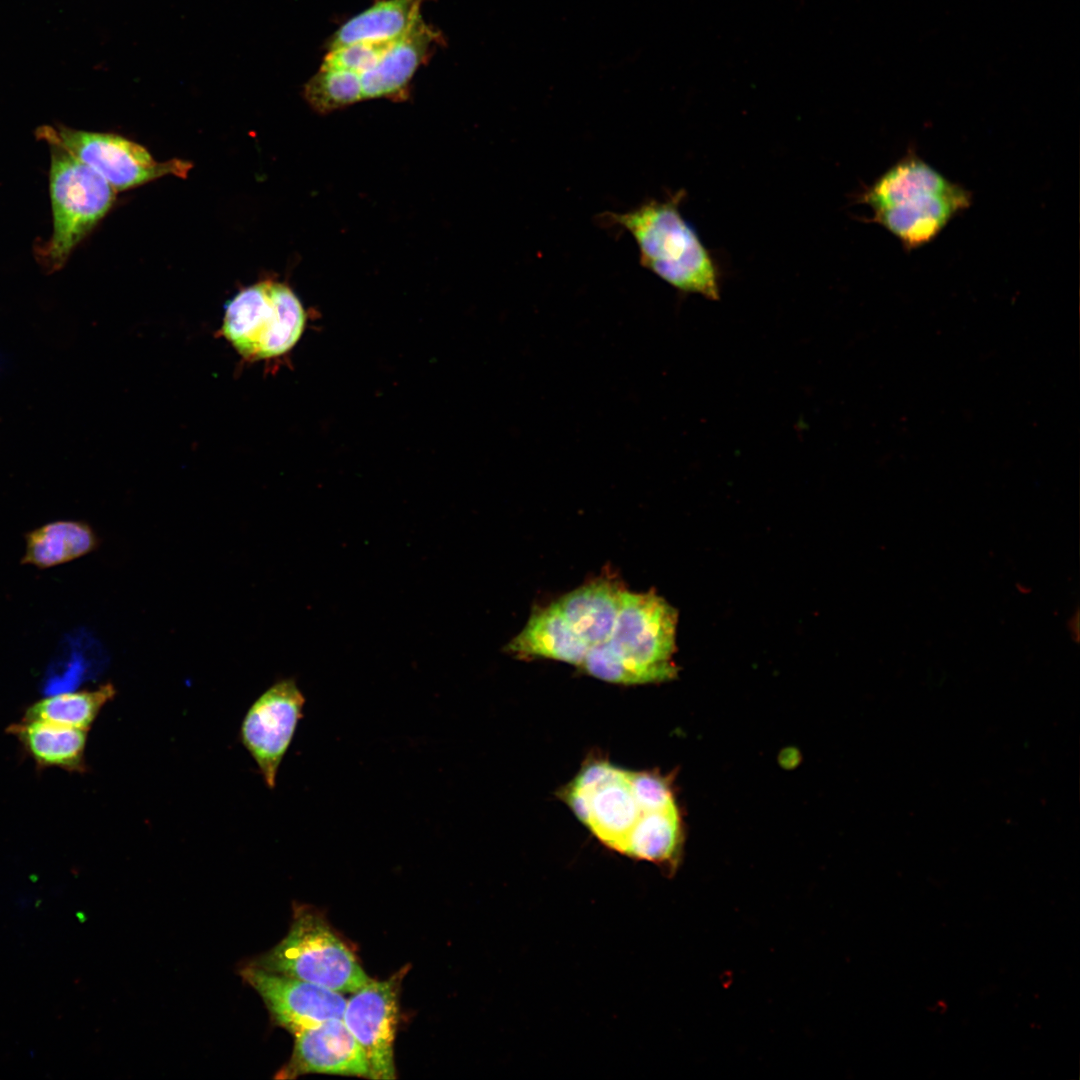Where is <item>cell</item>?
<instances>
[{"instance_id": "12", "label": "cell", "mask_w": 1080, "mask_h": 1080, "mask_svg": "<svg viewBox=\"0 0 1080 1080\" xmlns=\"http://www.w3.org/2000/svg\"><path fill=\"white\" fill-rule=\"evenodd\" d=\"M292 1055L275 1076L293 1079L307 1073L369 1077L362 1047L343 1019H330L295 1035Z\"/></svg>"}, {"instance_id": "14", "label": "cell", "mask_w": 1080, "mask_h": 1080, "mask_svg": "<svg viewBox=\"0 0 1080 1080\" xmlns=\"http://www.w3.org/2000/svg\"><path fill=\"white\" fill-rule=\"evenodd\" d=\"M624 590L616 577L606 575L556 600L568 625L588 651L610 636Z\"/></svg>"}, {"instance_id": "13", "label": "cell", "mask_w": 1080, "mask_h": 1080, "mask_svg": "<svg viewBox=\"0 0 1080 1080\" xmlns=\"http://www.w3.org/2000/svg\"><path fill=\"white\" fill-rule=\"evenodd\" d=\"M443 42L442 33L421 17L408 33L389 45L374 67L360 75L363 98L406 99L414 74Z\"/></svg>"}, {"instance_id": "6", "label": "cell", "mask_w": 1080, "mask_h": 1080, "mask_svg": "<svg viewBox=\"0 0 1080 1080\" xmlns=\"http://www.w3.org/2000/svg\"><path fill=\"white\" fill-rule=\"evenodd\" d=\"M633 771L607 761L585 766L562 793L576 817L608 848L626 855L631 837L652 810L638 798Z\"/></svg>"}, {"instance_id": "4", "label": "cell", "mask_w": 1080, "mask_h": 1080, "mask_svg": "<svg viewBox=\"0 0 1080 1080\" xmlns=\"http://www.w3.org/2000/svg\"><path fill=\"white\" fill-rule=\"evenodd\" d=\"M248 963L340 993H353L371 980L320 912L305 905L295 906L287 935Z\"/></svg>"}, {"instance_id": "18", "label": "cell", "mask_w": 1080, "mask_h": 1080, "mask_svg": "<svg viewBox=\"0 0 1080 1080\" xmlns=\"http://www.w3.org/2000/svg\"><path fill=\"white\" fill-rule=\"evenodd\" d=\"M21 562L40 569L70 562L93 551L97 537L81 521L58 520L38 527L25 535Z\"/></svg>"}, {"instance_id": "10", "label": "cell", "mask_w": 1080, "mask_h": 1080, "mask_svg": "<svg viewBox=\"0 0 1080 1080\" xmlns=\"http://www.w3.org/2000/svg\"><path fill=\"white\" fill-rule=\"evenodd\" d=\"M403 971L386 980H373L347 1000L343 1021L362 1047L369 1078H396L394 1041L399 1018V988Z\"/></svg>"}, {"instance_id": "11", "label": "cell", "mask_w": 1080, "mask_h": 1080, "mask_svg": "<svg viewBox=\"0 0 1080 1080\" xmlns=\"http://www.w3.org/2000/svg\"><path fill=\"white\" fill-rule=\"evenodd\" d=\"M239 974L261 997L273 1024L294 1035L330 1019H343L347 1000L340 992L248 962Z\"/></svg>"}, {"instance_id": "19", "label": "cell", "mask_w": 1080, "mask_h": 1080, "mask_svg": "<svg viewBox=\"0 0 1080 1080\" xmlns=\"http://www.w3.org/2000/svg\"><path fill=\"white\" fill-rule=\"evenodd\" d=\"M115 694L113 684L107 683L94 690L51 695L32 704L23 719L88 730L101 709Z\"/></svg>"}, {"instance_id": "17", "label": "cell", "mask_w": 1080, "mask_h": 1080, "mask_svg": "<svg viewBox=\"0 0 1080 1080\" xmlns=\"http://www.w3.org/2000/svg\"><path fill=\"white\" fill-rule=\"evenodd\" d=\"M87 731L40 720L23 719L8 727L41 767H57L71 772H83Z\"/></svg>"}, {"instance_id": "7", "label": "cell", "mask_w": 1080, "mask_h": 1080, "mask_svg": "<svg viewBox=\"0 0 1080 1080\" xmlns=\"http://www.w3.org/2000/svg\"><path fill=\"white\" fill-rule=\"evenodd\" d=\"M49 174L53 233L45 248L47 263L61 267L76 245L107 214L115 189L97 172L53 146Z\"/></svg>"}, {"instance_id": "20", "label": "cell", "mask_w": 1080, "mask_h": 1080, "mask_svg": "<svg viewBox=\"0 0 1080 1080\" xmlns=\"http://www.w3.org/2000/svg\"><path fill=\"white\" fill-rule=\"evenodd\" d=\"M304 98L319 113L355 104L364 100L361 77L351 71L320 67L305 84Z\"/></svg>"}, {"instance_id": "5", "label": "cell", "mask_w": 1080, "mask_h": 1080, "mask_svg": "<svg viewBox=\"0 0 1080 1080\" xmlns=\"http://www.w3.org/2000/svg\"><path fill=\"white\" fill-rule=\"evenodd\" d=\"M305 312L286 285L263 281L241 290L226 306L223 334L248 360L290 350L302 335Z\"/></svg>"}, {"instance_id": "21", "label": "cell", "mask_w": 1080, "mask_h": 1080, "mask_svg": "<svg viewBox=\"0 0 1080 1080\" xmlns=\"http://www.w3.org/2000/svg\"><path fill=\"white\" fill-rule=\"evenodd\" d=\"M391 43L357 42L328 50L321 67L351 71L359 75L380 60Z\"/></svg>"}, {"instance_id": "1", "label": "cell", "mask_w": 1080, "mask_h": 1080, "mask_svg": "<svg viewBox=\"0 0 1080 1080\" xmlns=\"http://www.w3.org/2000/svg\"><path fill=\"white\" fill-rule=\"evenodd\" d=\"M678 612L654 591L624 590L610 636L591 648L579 668L611 683H659L677 677Z\"/></svg>"}, {"instance_id": "9", "label": "cell", "mask_w": 1080, "mask_h": 1080, "mask_svg": "<svg viewBox=\"0 0 1080 1080\" xmlns=\"http://www.w3.org/2000/svg\"><path fill=\"white\" fill-rule=\"evenodd\" d=\"M304 703L296 682L284 679L266 690L242 721L241 741L270 789L275 787L278 768L303 716Z\"/></svg>"}, {"instance_id": "16", "label": "cell", "mask_w": 1080, "mask_h": 1080, "mask_svg": "<svg viewBox=\"0 0 1080 1080\" xmlns=\"http://www.w3.org/2000/svg\"><path fill=\"white\" fill-rule=\"evenodd\" d=\"M426 0H378L343 23L327 40L328 50L357 42L392 43L421 18Z\"/></svg>"}, {"instance_id": "2", "label": "cell", "mask_w": 1080, "mask_h": 1080, "mask_svg": "<svg viewBox=\"0 0 1080 1080\" xmlns=\"http://www.w3.org/2000/svg\"><path fill=\"white\" fill-rule=\"evenodd\" d=\"M860 200L873 210V222L893 234L905 250H913L933 241L971 205L972 195L910 151Z\"/></svg>"}, {"instance_id": "8", "label": "cell", "mask_w": 1080, "mask_h": 1080, "mask_svg": "<svg viewBox=\"0 0 1080 1080\" xmlns=\"http://www.w3.org/2000/svg\"><path fill=\"white\" fill-rule=\"evenodd\" d=\"M38 136L93 169L116 192L166 175L184 178L192 168L190 162L180 159L158 162L145 147L120 135L42 127Z\"/></svg>"}, {"instance_id": "15", "label": "cell", "mask_w": 1080, "mask_h": 1080, "mask_svg": "<svg viewBox=\"0 0 1080 1080\" xmlns=\"http://www.w3.org/2000/svg\"><path fill=\"white\" fill-rule=\"evenodd\" d=\"M520 659L548 658L579 667L588 649L574 634L556 601L531 614L525 627L505 646Z\"/></svg>"}, {"instance_id": "3", "label": "cell", "mask_w": 1080, "mask_h": 1080, "mask_svg": "<svg viewBox=\"0 0 1080 1080\" xmlns=\"http://www.w3.org/2000/svg\"><path fill=\"white\" fill-rule=\"evenodd\" d=\"M684 195L677 191L665 200H649L629 211L606 212L601 217L632 235L643 267L680 291L718 300L716 265L679 210Z\"/></svg>"}]
</instances>
